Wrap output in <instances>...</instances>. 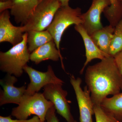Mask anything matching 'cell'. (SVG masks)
I'll list each match as a JSON object with an SVG mask.
<instances>
[{
    "label": "cell",
    "mask_w": 122,
    "mask_h": 122,
    "mask_svg": "<svg viewBox=\"0 0 122 122\" xmlns=\"http://www.w3.org/2000/svg\"><path fill=\"white\" fill-rule=\"evenodd\" d=\"M85 82L94 105H100L108 95L120 93L122 77L113 57H106L88 67L85 74Z\"/></svg>",
    "instance_id": "obj_1"
},
{
    "label": "cell",
    "mask_w": 122,
    "mask_h": 122,
    "mask_svg": "<svg viewBox=\"0 0 122 122\" xmlns=\"http://www.w3.org/2000/svg\"><path fill=\"white\" fill-rule=\"evenodd\" d=\"M28 33H24L23 39L5 52H0V69L8 74L20 77L24 68L30 60V53L27 44Z\"/></svg>",
    "instance_id": "obj_2"
},
{
    "label": "cell",
    "mask_w": 122,
    "mask_h": 122,
    "mask_svg": "<svg viewBox=\"0 0 122 122\" xmlns=\"http://www.w3.org/2000/svg\"><path fill=\"white\" fill-rule=\"evenodd\" d=\"M53 103L46 100L43 94L36 93L32 95L24 94L17 107L12 109L11 115L20 120H26L30 115H35L41 122H45L49 109Z\"/></svg>",
    "instance_id": "obj_3"
},
{
    "label": "cell",
    "mask_w": 122,
    "mask_h": 122,
    "mask_svg": "<svg viewBox=\"0 0 122 122\" xmlns=\"http://www.w3.org/2000/svg\"><path fill=\"white\" fill-rule=\"evenodd\" d=\"M82 14L81 8H73L69 5L61 7L57 11L52 22L46 30L52 35L59 52L60 42L63 33L72 25L82 24Z\"/></svg>",
    "instance_id": "obj_4"
},
{
    "label": "cell",
    "mask_w": 122,
    "mask_h": 122,
    "mask_svg": "<svg viewBox=\"0 0 122 122\" xmlns=\"http://www.w3.org/2000/svg\"><path fill=\"white\" fill-rule=\"evenodd\" d=\"M61 7L59 0H43L36 7L23 26L24 32L46 30Z\"/></svg>",
    "instance_id": "obj_5"
},
{
    "label": "cell",
    "mask_w": 122,
    "mask_h": 122,
    "mask_svg": "<svg viewBox=\"0 0 122 122\" xmlns=\"http://www.w3.org/2000/svg\"><path fill=\"white\" fill-rule=\"evenodd\" d=\"M63 85L50 83L44 87L45 98L53 103L57 112L67 122H73V117L71 113L69 101L66 98L68 92L62 89Z\"/></svg>",
    "instance_id": "obj_6"
},
{
    "label": "cell",
    "mask_w": 122,
    "mask_h": 122,
    "mask_svg": "<svg viewBox=\"0 0 122 122\" xmlns=\"http://www.w3.org/2000/svg\"><path fill=\"white\" fill-rule=\"evenodd\" d=\"M24 70L28 75L30 82L28 85L25 94L32 95L38 93L42 87L50 83L63 85L64 82L55 74L51 66L49 65L46 72H40L28 65L24 68Z\"/></svg>",
    "instance_id": "obj_7"
},
{
    "label": "cell",
    "mask_w": 122,
    "mask_h": 122,
    "mask_svg": "<svg viewBox=\"0 0 122 122\" xmlns=\"http://www.w3.org/2000/svg\"><path fill=\"white\" fill-rule=\"evenodd\" d=\"M70 82L76 94L79 108L80 122H93L94 105L88 87L86 86L83 90L81 86V79L79 77L76 78L73 75L70 77Z\"/></svg>",
    "instance_id": "obj_8"
},
{
    "label": "cell",
    "mask_w": 122,
    "mask_h": 122,
    "mask_svg": "<svg viewBox=\"0 0 122 122\" xmlns=\"http://www.w3.org/2000/svg\"><path fill=\"white\" fill-rule=\"evenodd\" d=\"M110 5V0H93L87 12L82 13L81 25L89 35L103 27L101 22V15Z\"/></svg>",
    "instance_id": "obj_9"
},
{
    "label": "cell",
    "mask_w": 122,
    "mask_h": 122,
    "mask_svg": "<svg viewBox=\"0 0 122 122\" xmlns=\"http://www.w3.org/2000/svg\"><path fill=\"white\" fill-rule=\"evenodd\" d=\"M10 14L8 10L0 14V43L8 42L13 46L22 41L25 33L23 26H15L11 23Z\"/></svg>",
    "instance_id": "obj_10"
},
{
    "label": "cell",
    "mask_w": 122,
    "mask_h": 122,
    "mask_svg": "<svg viewBox=\"0 0 122 122\" xmlns=\"http://www.w3.org/2000/svg\"><path fill=\"white\" fill-rule=\"evenodd\" d=\"M17 81V78L15 76L8 74L4 78L1 79L0 83L3 87V90L0 92V106L8 103L18 105L20 104L26 89L25 86L19 87L14 86V84Z\"/></svg>",
    "instance_id": "obj_11"
},
{
    "label": "cell",
    "mask_w": 122,
    "mask_h": 122,
    "mask_svg": "<svg viewBox=\"0 0 122 122\" xmlns=\"http://www.w3.org/2000/svg\"><path fill=\"white\" fill-rule=\"evenodd\" d=\"M43 0H12V6L11 15L17 24L23 26L28 18L38 5Z\"/></svg>",
    "instance_id": "obj_12"
},
{
    "label": "cell",
    "mask_w": 122,
    "mask_h": 122,
    "mask_svg": "<svg viewBox=\"0 0 122 122\" xmlns=\"http://www.w3.org/2000/svg\"><path fill=\"white\" fill-rule=\"evenodd\" d=\"M74 29L81 36L86 49V59L80 71V74H82L87 64L92 61L95 59L102 60L109 56H107L99 49L81 24L75 25Z\"/></svg>",
    "instance_id": "obj_13"
},
{
    "label": "cell",
    "mask_w": 122,
    "mask_h": 122,
    "mask_svg": "<svg viewBox=\"0 0 122 122\" xmlns=\"http://www.w3.org/2000/svg\"><path fill=\"white\" fill-rule=\"evenodd\" d=\"M61 59L62 67L65 70L62 61L63 58L58 49L54 40L43 45L30 53V60L36 65L46 60L55 61Z\"/></svg>",
    "instance_id": "obj_14"
},
{
    "label": "cell",
    "mask_w": 122,
    "mask_h": 122,
    "mask_svg": "<svg viewBox=\"0 0 122 122\" xmlns=\"http://www.w3.org/2000/svg\"><path fill=\"white\" fill-rule=\"evenodd\" d=\"M115 27L107 25L93 33L90 35L97 46L107 56L109 55L111 43Z\"/></svg>",
    "instance_id": "obj_15"
},
{
    "label": "cell",
    "mask_w": 122,
    "mask_h": 122,
    "mask_svg": "<svg viewBox=\"0 0 122 122\" xmlns=\"http://www.w3.org/2000/svg\"><path fill=\"white\" fill-rule=\"evenodd\" d=\"M27 44L30 53L38 48L53 40L52 35L47 30H31L27 32Z\"/></svg>",
    "instance_id": "obj_16"
},
{
    "label": "cell",
    "mask_w": 122,
    "mask_h": 122,
    "mask_svg": "<svg viewBox=\"0 0 122 122\" xmlns=\"http://www.w3.org/2000/svg\"><path fill=\"white\" fill-rule=\"evenodd\" d=\"M104 110L122 122V93L105 98L100 105Z\"/></svg>",
    "instance_id": "obj_17"
},
{
    "label": "cell",
    "mask_w": 122,
    "mask_h": 122,
    "mask_svg": "<svg viewBox=\"0 0 122 122\" xmlns=\"http://www.w3.org/2000/svg\"><path fill=\"white\" fill-rule=\"evenodd\" d=\"M110 1V5L105 9L103 13L109 25L115 27L122 19V4L118 0Z\"/></svg>",
    "instance_id": "obj_18"
},
{
    "label": "cell",
    "mask_w": 122,
    "mask_h": 122,
    "mask_svg": "<svg viewBox=\"0 0 122 122\" xmlns=\"http://www.w3.org/2000/svg\"><path fill=\"white\" fill-rule=\"evenodd\" d=\"M122 50V19L115 27L109 50V56L114 57Z\"/></svg>",
    "instance_id": "obj_19"
},
{
    "label": "cell",
    "mask_w": 122,
    "mask_h": 122,
    "mask_svg": "<svg viewBox=\"0 0 122 122\" xmlns=\"http://www.w3.org/2000/svg\"><path fill=\"white\" fill-rule=\"evenodd\" d=\"M94 112L96 122H122L106 111L100 105H94Z\"/></svg>",
    "instance_id": "obj_20"
},
{
    "label": "cell",
    "mask_w": 122,
    "mask_h": 122,
    "mask_svg": "<svg viewBox=\"0 0 122 122\" xmlns=\"http://www.w3.org/2000/svg\"><path fill=\"white\" fill-rule=\"evenodd\" d=\"M39 118L37 116H34L29 120H13L12 119L11 116L7 117L0 116V122H41Z\"/></svg>",
    "instance_id": "obj_21"
},
{
    "label": "cell",
    "mask_w": 122,
    "mask_h": 122,
    "mask_svg": "<svg viewBox=\"0 0 122 122\" xmlns=\"http://www.w3.org/2000/svg\"><path fill=\"white\" fill-rule=\"evenodd\" d=\"M56 110L54 106L49 109L46 116V122H59L55 113Z\"/></svg>",
    "instance_id": "obj_22"
},
{
    "label": "cell",
    "mask_w": 122,
    "mask_h": 122,
    "mask_svg": "<svg viewBox=\"0 0 122 122\" xmlns=\"http://www.w3.org/2000/svg\"><path fill=\"white\" fill-rule=\"evenodd\" d=\"M114 58L117 67L122 77V50L116 55ZM121 90L122 91V84Z\"/></svg>",
    "instance_id": "obj_23"
},
{
    "label": "cell",
    "mask_w": 122,
    "mask_h": 122,
    "mask_svg": "<svg viewBox=\"0 0 122 122\" xmlns=\"http://www.w3.org/2000/svg\"><path fill=\"white\" fill-rule=\"evenodd\" d=\"M12 6V0H7L5 1H0V13L5 10L11 9Z\"/></svg>",
    "instance_id": "obj_24"
},
{
    "label": "cell",
    "mask_w": 122,
    "mask_h": 122,
    "mask_svg": "<svg viewBox=\"0 0 122 122\" xmlns=\"http://www.w3.org/2000/svg\"><path fill=\"white\" fill-rule=\"evenodd\" d=\"M70 0H59L61 5V7H64L69 5Z\"/></svg>",
    "instance_id": "obj_25"
},
{
    "label": "cell",
    "mask_w": 122,
    "mask_h": 122,
    "mask_svg": "<svg viewBox=\"0 0 122 122\" xmlns=\"http://www.w3.org/2000/svg\"><path fill=\"white\" fill-rule=\"evenodd\" d=\"M7 0H0V1H5Z\"/></svg>",
    "instance_id": "obj_26"
},
{
    "label": "cell",
    "mask_w": 122,
    "mask_h": 122,
    "mask_svg": "<svg viewBox=\"0 0 122 122\" xmlns=\"http://www.w3.org/2000/svg\"><path fill=\"white\" fill-rule=\"evenodd\" d=\"M118 0L119 1V2H122V0Z\"/></svg>",
    "instance_id": "obj_27"
},
{
    "label": "cell",
    "mask_w": 122,
    "mask_h": 122,
    "mask_svg": "<svg viewBox=\"0 0 122 122\" xmlns=\"http://www.w3.org/2000/svg\"><path fill=\"white\" fill-rule=\"evenodd\" d=\"M76 122V121H75V120H74V122Z\"/></svg>",
    "instance_id": "obj_28"
},
{
    "label": "cell",
    "mask_w": 122,
    "mask_h": 122,
    "mask_svg": "<svg viewBox=\"0 0 122 122\" xmlns=\"http://www.w3.org/2000/svg\"><path fill=\"white\" fill-rule=\"evenodd\" d=\"M121 4H122V2H121Z\"/></svg>",
    "instance_id": "obj_29"
},
{
    "label": "cell",
    "mask_w": 122,
    "mask_h": 122,
    "mask_svg": "<svg viewBox=\"0 0 122 122\" xmlns=\"http://www.w3.org/2000/svg\"></svg>",
    "instance_id": "obj_30"
}]
</instances>
